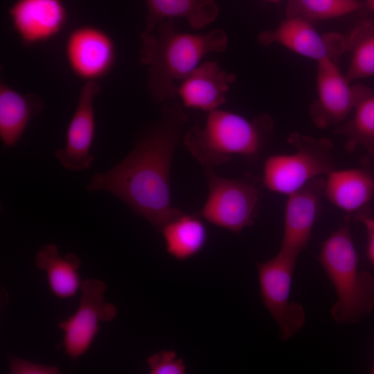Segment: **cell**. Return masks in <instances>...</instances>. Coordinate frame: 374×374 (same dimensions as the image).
I'll use <instances>...</instances> for the list:
<instances>
[{
	"mask_svg": "<svg viewBox=\"0 0 374 374\" xmlns=\"http://www.w3.org/2000/svg\"><path fill=\"white\" fill-rule=\"evenodd\" d=\"M184 108L163 103L159 119L142 132L131 152L112 169L93 174L86 190L114 195L159 231L181 214L172 203L170 168L188 120Z\"/></svg>",
	"mask_w": 374,
	"mask_h": 374,
	"instance_id": "6da1fadb",
	"label": "cell"
},
{
	"mask_svg": "<svg viewBox=\"0 0 374 374\" xmlns=\"http://www.w3.org/2000/svg\"><path fill=\"white\" fill-rule=\"evenodd\" d=\"M141 38L140 62L147 69V89L152 100L162 104L177 96L175 82L183 80L207 54L224 52L229 42L222 29L180 33L173 19L159 22L152 33L143 31Z\"/></svg>",
	"mask_w": 374,
	"mask_h": 374,
	"instance_id": "7a4b0ae2",
	"label": "cell"
},
{
	"mask_svg": "<svg viewBox=\"0 0 374 374\" xmlns=\"http://www.w3.org/2000/svg\"><path fill=\"white\" fill-rule=\"evenodd\" d=\"M206 114L204 125L191 127L182 139L186 149L203 168L223 165L235 156L256 159L271 139L274 123L267 114L248 119L221 109Z\"/></svg>",
	"mask_w": 374,
	"mask_h": 374,
	"instance_id": "3957f363",
	"label": "cell"
},
{
	"mask_svg": "<svg viewBox=\"0 0 374 374\" xmlns=\"http://www.w3.org/2000/svg\"><path fill=\"white\" fill-rule=\"evenodd\" d=\"M350 222L345 218L344 224L322 242L319 255L337 295L331 315L341 325L357 323L374 308V276L359 267Z\"/></svg>",
	"mask_w": 374,
	"mask_h": 374,
	"instance_id": "277c9868",
	"label": "cell"
},
{
	"mask_svg": "<svg viewBox=\"0 0 374 374\" xmlns=\"http://www.w3.org/2000/svg\"><path fill=\"white\" fill-rule=\"evenodd\" d=\"M287 142L294 152L271 154L265 161L261 183L267 190L288 196L336 169L333 143L329 139L292 132Z\"/></svg>",
	"mask_w": 374,
	"mask_h": 374,
	"instance_id": "5b68a950",
	"label": "cell"
},
{
	"mask_svg": "<svg viewBox=\"0 0 374 374\" xmlns=\"http://www.w3.org/2000/svg\"><path fill=\"white\" fill-rule=\"evenodd\" d=\"M208 195L199 214L213 225L240 233L251 226L260 204L261 190L252 177L228 179L204 168Z\"/></svg>",
	"mask_w": 374,
	"mask_h": 374,
	"instance_id": "8992f818",
	"label": "cell"
},
{
	"mask_svg": "<svg viewBox=\"0 0 374 374\" xmlns=\"http://www.w3.org/2000/svg\"><path fill=\"white\" fill-rule=\"evenodd\" d=\"M297 259L278 251L269 260L257 263L261 300L278 324L283 340L293 337L305 322L304 308L290 298Z\"/></svg>",
	"mask_w": 374,
	"mask_h": 374,
	"instance_id": "52a82bcc",
	"label": "cell"
},
{
	"mask_svg": "<svg viewBox=\"0 0 374 374\" xmlns=\"http://www.w3.org/2000/svg\"><path fill=\"white\" fill-rule=\"evenodd\" d=\"M81 297L76 312L58 324L63 332L62 345L72 359L84 354L91 346L100 322L112 321L117 314L116 306L105 301L106 285L99 279L82 281Z\"/></svg>",
	"mask_w": 374,
	"mask_h": 374,
	"instance_id": "ba28073f",
	"label": "cell"
},
{
	"mask_svg": "<svg viewBox=\"0 0 374 374\" xmlns=\"http://www.w3.org/2000/svg\"><path fill=\"white\" fill-rule=\"evenodd\" d=\"M258 42L263 46L280 44L297 54L319 62L327 59L336 60L343 53L351 50L355 35L353 31L347 37L337 33L322 35L310 21L287 17L276 28L260 32Z\"/></svg>",
	"mask_w": 374,
	"mask_h": 374,
	"instance_id": "9c48e42d",
	"label": "cell"
},
{
	"mask_svg": "<svg viewBox=\"0 0 374 374\" xmlns=\"http://www.w3.org/2000/svg\"><path fill=\"white\" fill-rule=\"evenodd\" d=\"M317 63V98L310 106V114L317 126L326 128L344 121L371 89L364 85L351 86L335 60Z\"/></svg>",
	"mask_w": 374,
	"mask_h": 374,
	"instance_id": "30bf717a",
	"label": "cell"
},
{
	"mask_svg": "<svg viewBox=\"0 0 374 374\" xmlns=\"http://www.w3.org/2000/svg\"><path fill=\"white\" fill-rule=\"evenodd\" d=\"M64 54L75 75L86 82H97L112 70L116 60V48L112 37L105 30L84 25L69 34Z\"/></svg>",
	"mask_w": 374,
	"mask_h": 374,
	"instance_id": "8fae6325",
	"label": "cell"
},
{
	"mask_svg": "<svg viewBox=\"0 0 374 374\" xmlns=\"http://www.w3.org/2000/svg\"><path fill=\"white\" fill-rule=\"evenodd\" d=\"M100 91L96 81L86 82L80 91L66 129L65 144L55 152L57 161L68 170H87L93 161L91 149L96 133L94 100Z\"/></svg>",
	"mask_w": 374,
	"mask_h": 374,
	"instance_id": "7c38bea8",
	"label": "cell"
},
{
	"mask_svg": "<svg viewBox=\"0 0 374 374\" xmlns=\"http://www.w3.org/2000/svg\"><path fill=\"white\" fill-rule=\"evenodd\" d=\"M324 184L325 179L318 177L287 196L279 251L298 258L308 247L321 213Z\"/></svg>",
	"mask_w": 374,
	"mask_h": 374,
	"instance_id": "4fadbf2b",
	"label": "cell"
},
{
	"mask_svg": "<svg viewBox=\"0 0 374 374\" xmlns=\"http://www.w3.org/2000/svg\"><path fill=\"white\" fill-rule=\"evenodd\" d=\"M8 16L14 31L26 46L52 39L68 20L62 0H16L8 9Z\"/></svg>",
	"mask_w": 374,
	"mask_h": 374,
	"instance_id": "5bb4252c",
	"label": "cell"
},
{
	"mask_svg": "<svg viewBox=\"0 0 374 374\" xmlns=\"http://www.w3.org/2000/svg\"><path fill=\"white\" fill-rule=\"evenodd\" d=\"M324 196L350 221L371 216L374 202V175L362 168L337 170L326 175Z\"/></svg>",
	"mask_w": 374,
	"mask_h": 374,
	"instance_id": "9a60e30c",
	"label": "cell"
},
{
	"mask_svg": "<svg viewBox=\"0 0 374 374\" xmlns=\"http://www.w3.org/2000/svg\"><path fill=\"white\" fill-rule=\"evenodd\" d=\"M235 80V74L222 69L217 62H204L181 80L177 96L184 108L208 113L226 102L230 85Z\"/></svg>",
	"mask_w": 374,
	"mask_h": 374,
	"instance_id": "2e32d148",
	"label": "cell"
},
{
	"mask_svg": "<svg viewBox=\"0 0 374 374\" xmlns=\"http://www.w3.org/2000/svg\"><path fill=\"white\" fill-rule=\"evenodd\" d=\"M42 98L21 93L0 82V139L4 148L15 147L30 122L44 109Z\"/></svg>",
	"mask_w": 374,
	"mask_h": 374,
	"instance_id": "e0dca14e",
	"label": "cell"
},
{
	"mask_svg": "<svg viewBox=\"0 0 374 374\" xmlns=\"http://www.w3.org/2000/svg\"><path fill=\"white\" fill-rule=\"evenodd\" d=\"M148 15L143 31L152 33L157 25L176 17L186 19L190 26L201 29L213 22L219 15L216 0H144Z\"/></svg>",
	"mask_w": 374,
	"mask_h": 374,
	"instance_id": "ac0fdd59",
	"label": "cell"
},
{
	"mask_svg": "<svg viewBox=\"0 0 374 374\" xmlns=\"http://www.w3.org/2000/svg\"><path fill=\"white\" fill-rule=\"evenodd\" d=\"M35 266L46 274L52 293L59 299L74 296L81 288L80 258L73 253L62 256L55 244L40 248L35 258Z\"/></svg>",
	"mask_w": 374,
	"mask_h": 374,
	"instance_id": "d6986e66",
	"label": "cell"
},
{
	"mask_svg": "<svg viewBox=\"0 0 374 374\" xmlns=\"http://www.w3.org/2000/svg\"><path fill=\"white\" fill-rule=\"evenodd\" d=\"M167 253L173 258L184 261L197 256L204 247L208 232L204 219L197 213L181 214L166 223L160 230Z\"/></svg>",
	"mask_w": 374,
	"mask_h": 374,
	"instance_id": "ffe728a7",
	"label": "cell"
},
{
	"mask_svg": "<svg viewBox=\"0 0 374 374\" xmlns=\"http://www.w3.org/2000/svg\"><path fill=\"white\" fill-rule=\"evenodd\" d=\"M353 116L336 131L346 138L345 149L353 152L360 147L374 154V93H366L357 103Z\"/></svg>",
	"mask_w": 374,
	"mask_h": 374,
	"instance_id": "44dd1931",
	"label": "cell"
},
{
	"mask_svg": "<svg viewBox=\"0 0 374 374\" xmlns=\"http://www.w3.org/2000/svg\"><path fill=\"white\" fill-rule=\"evenodd\" d=\"M363 7L357 0H287V17L314 21L341 17Z\"/></svg>",
	"mask_w": 374,
	"mask_h": 374,
	"instance_id": "7402d4cb",
	"label": "cell"
},
{
	"mask_svg": "<svg viewBox=\"0 0 374 374\" xmlns=\"http://www.w3.org/2000/svg\"><path fill=\"white\" fill-rule=\"evenodd\" d=\"M351 60L346 76L353 80L374 75V22L367 28L351 49Z\"/></svg>",
	"mask_w": 374,
	"mask_h": 374,
	"instance_id": "603a6c76",
	"label": "cell"
},
{
	"mask_svg": "<svg viewBox=\"0 0 374 374\" xmlns=\"http://www.w3.org/2000/svg\"><path fill=\"white\" fill-rule=\"evenodd\" d=\"M150 374H184L186 366L184 361L172 350H163L147 359Z\"/></svg>",
	"mask_w": 374,
	"mask_h": 374,
	"instance_id": "cb8c5ba5",
	"label": "cell"
},
{
	"mask_svg": "<svg viewBox=\"0 0 374 374\" xmlns=\"http://www.w3.org/2000/svg\"><path fill=\"white\" fill-rule=\"evenodd\" d=\"M9 369L11 374H58L60 369L55 366L33 362L9 355Z\"/></svg>",
	"mask_w": 374,
	"mask_h": 374,
	"instance_id": "d4e9b609",
	"label": "cell"
},
{
	"mask_svg": "<svg viewBox=\"0 0 374 374\" xmlns=\"http://www.w3.org/2000/svg\"><path fill=\"white\" fill-rule=\"evenodd\" d=\"M362 222L364 224L367 233L366 256L374 267V217H367Z\"/></svg>",
	"mask_w": 374,
	"mask_h": 374,
	"instance_id": "484cf974",
	"label": "cell"
},
{
	"mask_svg": "<svg viewBox=\"0 0 374 374\" xmlns=\"http://www.w3.org/2000/svg\"><path fill=\"white\" fill-rule=\"evenodd\" d=\"M365 6L374 12V0H366Z\"/></svg>",
	"mask_w": 374,
	"mask_h": 374,
	"instance_id": "4316f807",
	"label": "cell"
},
{
	"mask_svg": "<svg viewBox=\"0 0 374 374\" xmlns=\"http://www.w3.org/2000/svg\"><path fill=\"white\" fill-rule=\"evenodd\" d=\"M269 2L274 3H278L280 0H267Z\"/></svg>",
	"mask_w": 374,
	"mask_h": 374,
	"instance_id": "83f0119b",
	"label": "cell"
},
{
	"mask_svg": "<svg viewBox=\"0 0 374 374\" xmlns=\"http://www.w3.org/2000/svg\"><path fill=\"white\" fill-rule=\"evenodd\" d=\"M371 373L374 374V360H373V365H372V368L371 369Z\"/></svg>",
	"mask_w": 374,
	"mask_h": 374,
	"instance_id": "f1b7e54d",
	"label": "cell"
}]
</instances>
